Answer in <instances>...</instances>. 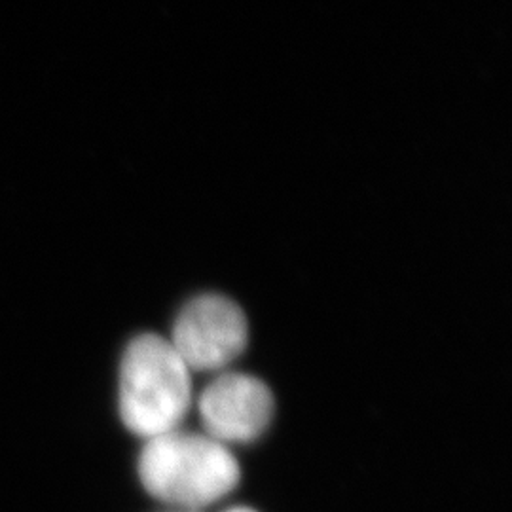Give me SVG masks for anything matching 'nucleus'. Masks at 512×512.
Here are the masks:
<instances>
[{
	"label": "nucleus",
	"mask_w": 512,
	"mask_h": 512,
	"mask_svg": "<svg viewBox=\"0 0 512 512\" xmlns=\"http://www.w3.org/2000/svg\"><path fill=\"white\" fill-rule=\"evenodd\" d=\"M139 476L152 497L192 512L236 490L241 471L226 444L179 427L147 440L139 456Z\"/></svg>",
	"instance_id": "obj_1"
},
{
	"label": "nucleus",
	"mask_w": 512,
	"mask_h": 512,
	"mask_svg": "<svg viewBox=\"0 0 512 512\" xmlns=\"http://www.w3.org/2000/svg\"><path fill=\"white\" fill-rule=\"evenodd\" d=\"M192 370L169 338L143 334L120 365V416L137 437L154 439L181 427L192 408Z\"/></svg>",
	"instance_id": "obj_2"
},
{
	"label": "nucleus",
	"mask_w": 512,
	"mask_h": 512,
	"mask_svg": "<svg viewBox=\"0 0 512 512\" xmlns=\"http://www.w3.org/2000/svg\"><path fill=\"white\" fill-rule=\"evenodd\" d=\"M192 372H224L247 348L249 323L222 294H202L179 311L169 338Z\"/></svg>",
	"instance_id": "obj_3"
},
{
	"label": "nucleus",
	"mask_w": 512,
	"mask_h": 512,
	"mask_svg": "<svg viewBox=\"0 0 512 512\" xmlns=\"http://www.w3.org/2000/svg\"><path fill=\"white\" fill-rule=\"evenodd\" d=\"M270 387L245 372H219L198 399L205 435L222 444H245L264 435L274 418Z\"/></svg>",
	"instance_id": "obj_4"
},
{
	"label": "nucleus",
	"mask_w": 512,
	"mask_h": 512,
	"mask_svg": "<svg viewBox=\"0 0 512 512\" xmlns=\"http://www.w3.org/2000/svg\"><path fill=\"white\" fill-rule=\"evenodd\" d=\"M228 512H255V511H251V509H245V507H239V509H232V511H228Z\"/></svg>",
	"instance_id": "obj_5"
},
{
	"label": "nucleus",
	"mask_w": 512,
	"mask_h": 512,
	"mask_svg": "<svg viewBox=\"0 0 512 512\" xmlns=\"http://www.w3.org/2000/svg\"><path fill=\"white\" fill-rule=\"evenodd\" d=\"M184 512H188V511H184Z\"/></svg>",
	"instance_id": "obj_6"
}]
</instances>
